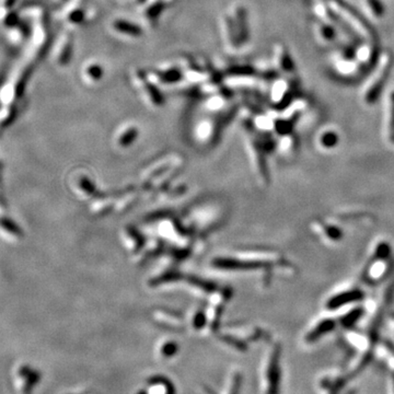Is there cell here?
<instances>
[{"mask_svg": "<svg viewBox=\"0 0 394 394\" xmlns=\"http://www.w3.org/2000/svg\"><path fill=\"white\" fill-rule=\"evenodd\" d=\"M130 81L147 105L152 109H158L164 104L165 100L160 87L150 78L149 74H146L142 69H135L130 74Z\"/></svg>", "mask_w": 394, "mask_h": 394, "instance_id": "obj_2", "label": "cell"}, {"mask_svg": "<svg viewBox=\"0 0 394 394\" xmlns=\"http://www.w3.org/2000/svg\"><path fill=\"white\" fill-rule=\"evenodd\" d=\"M283 383V372L281 361V350L273 346L262 361L260 372V388L262 394H281Z\"/></svg>", "mask_w": 394, "mask_h": 394, "instance_id": "obj_1", "label": "cell"}, {"mask_svg": "<svg viewBox=\"0 0 394 394\" xmlns=\"http://www.w3.org/2000/svg\"><path fill=\"white\" fill-rule=\"evenodd\" d=\"M109 31L113 36L124 41L139 40L144 34V29L142 26H138L134 22L122 18L113 19L109 23Z\"/></svg>", "mask_w": 394, "mask_h": 394, "instance_id": "obj_6", "label": "cell"}, {"mask_svg": "<svg viewBox=\"0 0 394 394\" xmlns=\"http://www.w3.org/2000/svg\"><path fill=\"white\" fill-rule=\"evenodd\" d=\"M73 54V40L72 37L66 36L65 38H60L56 44V54L55 59L59 65H65L68 63L69 58H72Z\"/></svg>", "mask_w": 394, "mask_h": 394, "instance_id": "obj_9", "label": "cell"}, {"mask_svg": "<svg viewBox=\"0 0 394 394\" xmlns=\"http://www.w3.org/2000/svg\"><path fill=\"white\" fill-rule=\"evenodd\" d=\"M60 2H61V0H60Z\"/></svg>", "mask_w": 394, "mask_h": 394, "instance_id": "obj_11", "label": "cell"}, {"mask_svg": "<svg viewBox=\"0 0 394 394\" xmlns=\"http://www.w3.org/2000/svg\"><path fill=\"white\" fill-rule=\"evenodd\" d=\"M241 388V375L238 372L231 373L223 385L221 394H239Z\"/></svg>", "mask_w": 394, "mask_h": 394, "instance_id": "obj_10", "label": "cell"}, {"mask_svg": "<svg viewBox=\"0 0 394 394\" xmlns=\"http://www.w3.org/2000/svg\"><path fill=\"white\" fill-rule=\"evenodd\" d=\"M149 76L159 87H173L184 80L182 67L171 63L160 65Z\"/></svg>", "mask_w": 394, "mask_h": 394, "instance_id": "obj_4", "label": "cell"}, {"mask_svg": "<svg viewBox=\"0 0 394 394\" xmlns=\"http://www.w3.org/2000/svg\"><path fill=\"white\" fill-rule=\"evenodd\" d=\"M80 77L82 82L88 87H96L105 77L103 65L97 59H89L81 67Z\"/></svg>", "mask_w": 394, "mask_h": 394, "instance_id": "obj_7", "label": "cell"}, {"mask_svg": "<svg viewBox=\"0 0 394 394\" xmlns=\"http://www.w3.org/2000/svg\"><path fill=\"white\" fill-rule=\"evenodd\" d=\"M354 378L347 373L329 374L321 377L318 381V392L320 394H356L353 387Z\"/></svg>", "mask_w": 394, "mask_h": 394, "instance_id": "obj_3", "label": "cell"}, {"mask_svg": "<svg viewBox=\"0 0 394 394\" xmlns=\"http://www.w3.org/2000/svg\"><path fill=\"white\" fill-rule=\"evenodd\" d=\"M136 394H175V388L168 378L153 376L147 379L144 387L138 389Z\"/></svg>", "mask_w": 394, "mask_h": 394, "instance_id": "obj_8", "label": "cell"}, {"mask_svg": "<svg viewBox=\"0 0 394 394\" xmlns=\"http://www.w3.org/2000/svg\"><path fill=\"white\" fill-rule=\"evenodd\" d=\"M172 2L173 0H142L139 4L138 14L143 25L150 28L156 26L161 13Z\"/></svg>", "mask_w": 394, "mask_h": 394, "instance_id": "obj_5", "label": "cell"}]
</instances>
